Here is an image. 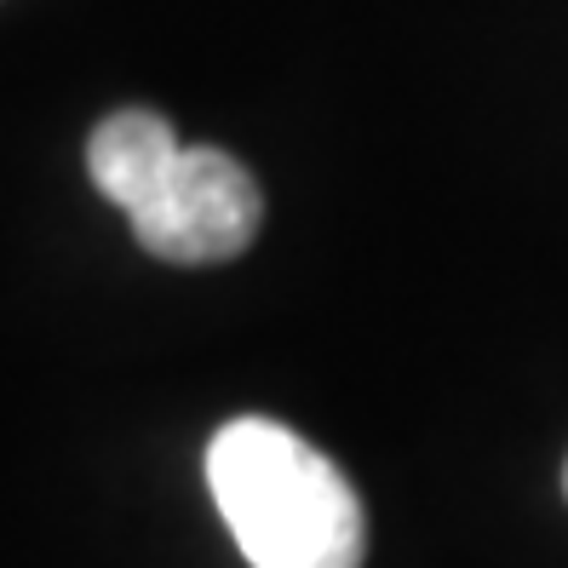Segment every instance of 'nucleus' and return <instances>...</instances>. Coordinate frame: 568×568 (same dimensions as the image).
<instances>
[{
	"label": "nucleus",
	"mask_w": 568,
	"mask_h": 568,
	"mask_svg": "<svg viewBox=\"0 0 568 568\" xmlns=\"http://www.w3.org/2000/svg\"><path fill=\"white\" fill-rule=\"evenodd\" d=\"M207 488L253 568H362L367 557L356 488L282 419H230L207 443Z\"/></svg>",
	"instance_id": "nucleus-1"
},
{
	"label": "nucleus",
	"mask_w": 568,
	"mask_h": 568,
	"mask_svg": "<svg viewBox=\"0 0 568 568\" xmlns=\"http://www.w3.org/2000/svg\"><path fill=\"white\" fill-rule=\"evenodd\" d=\"M126 224L139 247L166 264H224L253 247L264 195L236 155L213 144H179L155 184L126 207Z\"/></svg>",
	"instance_id": "nucleus-2"
},
{
	"label": "nucleus",
	"mask_w": 568,
	"mask_h": 568,
	"mask_svg": "<svg viewBox=\"0 0 568 568\" xmlns=\"http://www.w3.org/2000/svg\"><path fill=\"white\" fill-rule=\"evenodd\" d=\"M562 488H568V471H562Z\"/></svg>",
	"instance_id": "nucleus-3"
}]
</instances>
